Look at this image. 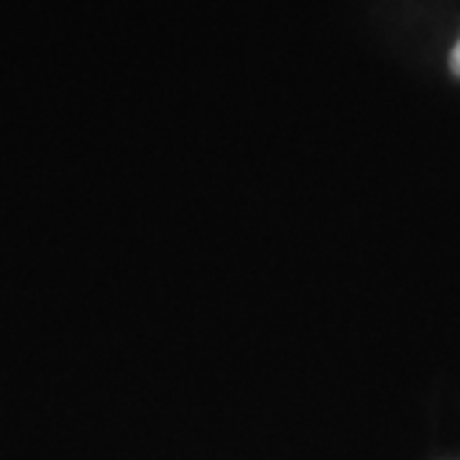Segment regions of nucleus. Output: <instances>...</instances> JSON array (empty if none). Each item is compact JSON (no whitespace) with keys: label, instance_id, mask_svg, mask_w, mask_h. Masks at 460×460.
<instances>
[{"label":"nucleus","instance_id":"1","mask_svg":"<svg viewBox=\"0 0 460 460\" xmlns=\"http://www.w3.org/2000/svg\"><path fill=\"white\" fill-rule=\"evenodd\" d=\"M450 69L456 72L460 77V41L456 44V49H453V54H450Z\"/></svg>","mask_w":460,"mask_h":460}]
</instances>
